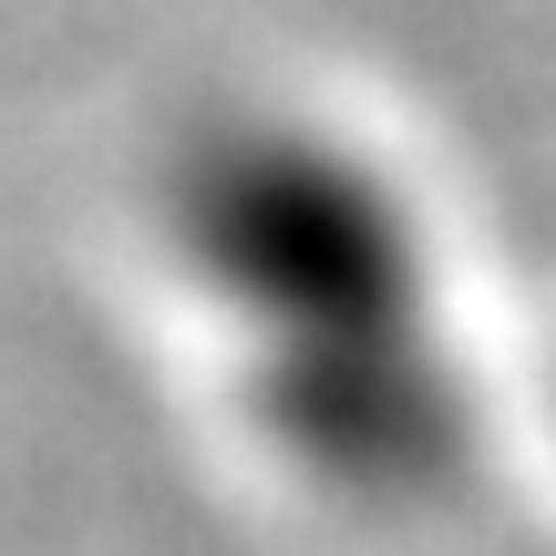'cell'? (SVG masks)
Wrapping results in <instances>:
<instances>
[{
	"label": "cell",
	"mask_w": 556,
	"mask_h": 556,
	"mask_svg": "<svg viewBox=\"0 0 556 556\" xmlns=\"http://www.w3.org/2000/svg\"><path fill=\"white\" fill-rule=\"evenodd\" d=\"M144 278L206 422L330 526L443 516L516 392L433 176L319 93H217L144 165Z\"/></svg>",
	"instance_id": "obj_1"
},
{
	"label": "cell",
	"mask_w": 556,
	"mask_h": 556,
	"mask_svg": "<svg viewBox=\"0 0 556 556\" xmlns=\"http://www.w3.org/2000/svg\"><path fill=\"white\" fill-rule=\"evenodd\" d=\"M516 433H526V443H536V454L556 464V361H546V371L516 392Z\"/></svg>",
	"instance_id": "obj_2"
}]
</instances>
